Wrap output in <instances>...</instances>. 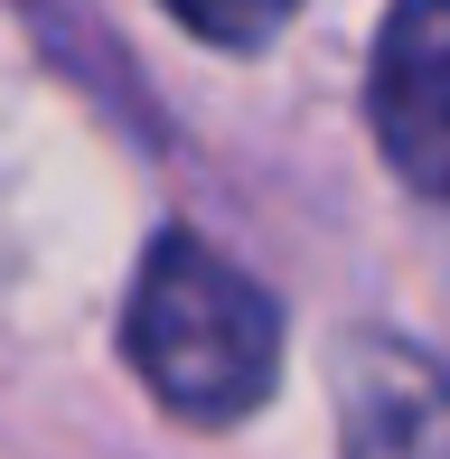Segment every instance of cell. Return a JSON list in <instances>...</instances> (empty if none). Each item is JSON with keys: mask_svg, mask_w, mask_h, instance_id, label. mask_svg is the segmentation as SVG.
Listing matches in <instances>:
<instances>
[{"mask_svg": "<svg viewBox=\"0 0 450 459\" xmlns=\"http://www.w3.org/2000/svg\"><path fill=\"white\" fill-rule=\"evenodd\" d=\"M347 459H450V385L413 375V385H385L357 412V441Z\"/></svg>", "mask_w": 450, "mask_h": 459, "instance_id": "3957f363", "label": "cell"}, {"mask_svg": "<svg viewBox=\"0 0 450 459\" xmlns=\"http://www.w3.org/2000/svg\"><path fill=\"white\" fill-rule=\"evenodd\" d=\"M160 10H169L178 29L216 38V48H263V38H281V19H291L300 0H160Z\"/></svg>", "mask_w": 450, "mask_h": 459, "instance_id": "277c9868", "label": "cell"}, {"mask_svg": "<svg viewBox=\"0 0 450 459\" xmlns=\"http://www.w3.org/2000/svg\"><path fill=\"white\" fill-rule=\"evenodd\" d=\"M376 141L403 187L450 197V0H403L376 38Z\"/></svg>", "mask_w": 450, "mask_h": 459, "instance_id": "7a4b0ae2", "label": "cell"}, {"mask_svg": "<svg viewBox=\"0 0 450 459\" xmlns=\"http://www.w3.org/2000/svg\"><path fill=\"white\" fill-rule=\"evenodd\" d=\"M141 385L178 412V422H244L281 375V309L244 263H225L197 235H160L132 281V319H122Z\"/></svg>", "mask_w": 450, "mask_h": 459, "instance_id": "6da1fadb", "label": "cell"}]
</instances>
